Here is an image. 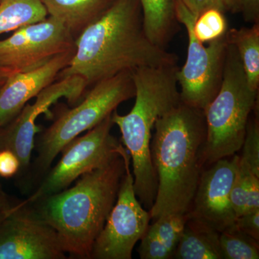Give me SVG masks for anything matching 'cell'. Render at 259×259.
Masks as SVG:
<instances>
[{"label":"cell","instance_id":"cell-24","mask_svg":"<svg viewBox=\"0 0 259 259\" xmlns=\"http://www.w3.org/2000/svg\"><path fill=\"white\" fill-rule=\"evenodd\" d=\"M254 115H250L247 124L246 134L242 145L240 166L245 167L259 177V119L258 112L255 109Z\"/></svg>","mask_w":259,"mask_h":259},{"label":"cell","instance_id":"cell-31","mask_svg":"<svg viewBox=\"0 0 259 259\" xmlns=\"http://www.w3.org/2000/svg\"><path fill=\"white\" fill-rule=\"evenodd\" d=\"M227 12L232 14H238L241 13V1L240 0H224Z\"/></svg>","mask_w":259,"mask_h":259},{"label":"cell","instance_id":"cell-3","mask_svg":"<svg viewBox=\"0 0 259 259\" xmlns=\"http://www.w3.org/2000/svg\"><path fill=\"white\" fill-rule=\"evenodd\" d=\"M130 159L124 147L111 161L80 177L74 187L29 204L37 217L55 230L65 253L90 259Z\"/></svg>","mask_w":259,"mask_h":259},{"label":"cell","instance_id":"cell-13","mask_svg":"<svg viewBox=\"0 0 259 259\" xmlns=\"http://www.w3.org/2000/svg\"><path fill=\"white\" fill-rule=\"evenodd\" d=\"M239 156L223 158L204 168L194 194L189 219L202 223L220 233L235 226L236 216L231 194Z\"/></svg>","mask_w":259,"mask_h":259},{"label":"cell","instance_id":"cell-4","mask_svg":"<svg viewBox=\"0 0 259 259\" xmlns=\"http://www.w3.org/2000/svg\"><path fill=\"white\" fill-rule=\"evenodd\" d=\"M178 66L143 67L132 71L136 101L127 115L112 114L122 144L132 161L134 190L145 209L152 207L157 178L151 156V142L156 120L181 103L177 79Z\"/></svg>","mask_w":259,"mask_h":259},{"label":"cell","instance_id":"cell-25","mask_svg":"<svg viewBox=\"0 0 259 259\" xmlns=\"http://www.w3.org/2000/svg\"><path fill=\"white\" fill-rule=\"evenodd\" d=\"M138 252L141 259L171 258L170 250L158 239L157 237L147 229L141 239Z\"/></svg>","mask_w":259,"mask_h":259},{"label":"cell","instance_id":"cell-6","mask_svg":"<svg viewBox=\"0 0 259 259\" xmlns=\"http://www.w3.org/2000/svg\"><path fill=\"white\" fill-rule=\"evenodd\" d=\"M136 95L132 71H125L101 80L91 87L82 101L65 109L37 139L34 166L40 175L47 173L56 156L71 141L100 124L122 102Z\"/></svg>","mask_w":259,"mask_h":259},{"label":"cell","instance_id":"cell-1","mask_svg":"<svg viewBox=\"0 0 259 259\" xmlns=\"http://www.w3.org/2000/svg\"><path fill=\"white\" fill-rule=\"evenodd\" d=\"M178 60L148 39L140 0H116L76 37L74 56L56 80L79 76L91 88L122 71L175 66Z\"/></svg>","mask_w":259,"mask_h":259},{"label":"cell","instance_id":"cell-16","mask_svg":"<svg viewBox=\"0 0 259 259\" xmlns=\"http://www.w3.org/2000/svg\"><path fill=\"white\" fill-rule=\"evenodd\" d=\"M221 233L188 218L171 258L222 259Z\"/></svg>","mask_w":259,"mask_h":259},{"label":"cell","instance_id":"cell-15","mask_svg":"<svg viewBox=\"0 0 259 259\" xmlns=\"http://www.w3.org/2000/svg\"><path fill=\"white\" fill-rule=\"evenodd\" d=\"M116 0H41L49 16L64 24L76 37Z\"/></svg>","mask_w":259,"mask_h":259},{"label":"cell","instance_id":"cell-12","mask_svg":"<svg viewBox=\"0 0 259 259\" xmlns=\"http://www.w3.org/2000/svg\"><path fill=\"white\" fill-rule=\"evenodd\" d=\"M64 258L55 230L30 206L15 204L0 224V259Z\"/></svg>","mask_w":259,"mask_h":259},{"label":"cell","instance_id":"cell-18","mask_svg":"<svg viewBox=\"0 0 259 259\" xmlns=\"http://www.w3.org/2000/svg\"><path fill=\"white\" fill-rule=\"evenodd\" d=\"M227 36L238 52L250 88L258 91L259 23L250 28L228 29Z\"/></svg>","mask_w":259,"mask_h":259},{"label":"cell","instance_id":"cell-23","mask_svg":"<svg viewBox=\"0 0 259 259\" xmlns=\"http://www.w3.org/2000/svg\"><path fill=\"white\" fill-rule=\"evenodd\" d=\"M228 30V21L225 13L214 8L201 13L193 24L194 36L202 44L222 37Z\"/></svg>","mask_w":259,"mask_h":259},{"label":"cell","instance_id":"cell-28","mask_svg":"<svg viewBox=\"0 0 259 259\" xmlns=\"http://www.w3.org/2000/svg\"><path fill=\"white\" fill-rule=\"evenodd\" d=\"M20 168L18 156L8 149L0 151V176L10 178L15 176Z\"/></svg>","mask_w":259,"mask_h":259},{"label":"cell","instance_id":"cell-30","mask_svg":"<svg viewBox=\"0 0 259 259\" xmlns=\"http://www.w3.org/2000/svg\"><path fill=\"white\" fill-rule=\"evenodd\" d=\"M13 206L10 203L6 194L0 190V224L13 212Z\"/></svg>","mask_w":259,"mask_h":259},{"label":"cell","instance_id":"cell-5","mask_svg":"<svg viewBox=\"0 0 259 259\" xmlns=\"http://www.w3.org/2000/svg\"><path fill=\"white\" fill-rule=\"evenodd\" d=\"M258 97V91L248 84L236 49L229 44L221 89L203 110L207 126L202 153L204 169L241 151Z\"/></svg>","mask_w":259,"mask_h":259},{"label":"cell","instance_id":"cell-32","mask_svg":"<svg viewBox=\"0 0 259 259\" xmlns=\"http://www.w3.org/2000/svg\"><path fill=\"white\" fill-rule=\"evenodd\" d=\"M15 72V71L9 68L0 66V90L9 79L10 76Z\"/></svg>","mask_w":259,"mask_h":259},{"label":"cell","instance_id":"cell-7","mask_svg":"<svg viewBox=\"0 0 259 259\" xmlns=\"http://www.w3.org/2000/svg\"><path fill=\"white\" fill-rule=\"evenodd\" d=\"M175 14L188 35L187 59L176 75L181 102L204 110L217 95L223 79L228 42L227 32L206 47L194 36L193 24L197 17L175 0Z\"/></svg>","mask_w":259,"mask_h":259},{"label":"cell","instance_id":"cell-10","mask_svg":"<svg viewBox=\"0 0 259 259\" xmlns=\"http://www.w3.org/2000/svg\"><path fill=\"white\" fill-rule=\"evenodd\" d=\"M74 49L75 38L69 29L57 19L48 16L0 40V66L25 72Z\"/></svg>","mask_w":259,"mask_h":259},{"label":"cell","instance_id":"cell-11","mask_svg":"<svg viewBox=\"0 0 259 259\" xmlns=\"http://www.w3.org/2000/svg\"><path fill=\"white\" fill-rule=\"evenodd\" d=\"M88 88L86 81L79 76H69L51 83L39 93L33 103H27L13 120L0 128V151H13L20 161V171L25 173L30 166L35 146V122L38 116L62 97L74 105L84 96Z\"/></svg>","mask_w":259,"mask_h":259},{"label":"cell","instance_id":"cell-26","mask_svg":"<svg viewBox=\"0 0 259 259\" xmlns=\"http://www.w3.org/2000/svg\"><path fill=\"white\" fill-rule=\"evenodd\" d=\"M235 226L237 229L259 241V209L244 213L236 218Z\"/></svg>","mask_w":259,"mask_h":259},{"label":"cell","instance_id":"cell-17","mask_svg":"<svg viewBox=\"0 0 259 259\" xmlns=\"http://www.w3.org/2000/svg\"><path fill=\"white\" fill-rule=\"evenodd\" d=\"M145 32L155 45L163 49L178 28L175 0H140Z\"/></svg>","mask_w":259,"mask_h":259},{"label":"cell","instance_id":"cell-21","mask_svg":"<svg viewBox=\"0 0 259 259\" xmlns=\"http://www.w3.org/2000/svg\"><path fill=\"white\" fill-rule=\"evenodd\" d=\"M222 259H258V241L245 234L236 226L220 234Z\"/></svg>","mask_w":259,"mask_h":259},{"label":"cell","instance_id":"cell-27","mask_svg":"<svg viewBox=\"0 0 259 259\" xmlns=\"http://www.w3.org/2000/svg\"><path fill=\"white\" fill-rule=\"evenodd\" d=\"M191 13L198 17L201 13L209 9H217L227 13L224 0H180Z\"/></svg>","mask_w":259,"mask_h":259},{"label":"cell","instance_id":"cell-20","mask_svg":"<svg viewBox=\"0 0 259 259\" xmlns=\"http://www.w3.org/2000/svg\"><path fill=\"white\" fill-rule=\"evenodd\" d=\"M231 200L236 218L259 209V177L240 166L239 163L231 190Z\"/></svg>","mask_w":259,"mask_h":259},{"label":"cell","instance_id":"cell-29","mask_svg":"<svg viewBox=\"0 0 259 259\" xmlns=\"http://www.w3.org/2000/svg\"><path fill=\"white\" fill-rule=\"evenodd\" d=\"M241 13L246 23H259V0H240Z\"/></svg>","mask_w":259,"mask_h":259},{"label":"cell","instance_id":"cell-9","mask_svg":"<svg viewBox=\"0 0 259 259\" xmlns=\"http://www.w3.org/2000/svg\"><path fill=\"white\" fill-rule=\"evenodd\" d=\"M134 183L130 159L115 203L95 240L90 258H132L135 245L144 236L151 220L149 210L136 197Z\"/></svg>","mask_w":259,"mask_h":259},{"label":"cell","instance_id":"cell-19","mask_svg":"<svg viewBox=\"0 0 259 259\" xmlns=\"http://www.w3.org/2000/svg\"><path fill=\"white\" fill-rule=\"evenodd\" d=\"M41 0H0V35L45 20Z\"/></svg>","mask_w":259,"mask_h":259},{"label":"cell","instance_id":"cell-22","mask_svg":"<svg viewBox=\"0 0 259 259\" xmlns=\"http://www.w3.org/2000/svg\"><path fill=\"white\" fill-rule=\"evenodd\" d=\"M188 218L187 214L163 216L153 221V224L148 226V229L157 237L158 239L173 255Z\"/></svg>","mask_w":259,"mask_h":259},{"label":"cell","instance_id":"cell-14","mask_svg":"<svg viewBox=\"0 0 259 259\" xmlns=\"http://www.w3.org/2000/svg\"><path fill=\"white\" fill-rule=\"evenodd\" d=\"M75 49L56 56L44 66L25 72H15L0 90V128L18 115L29 100L54 83L69 64Z\"/></svg>","mask_w":259,"mask_h":259},{"label":"cell","instance_id":"cell-2","mask_svg":"<svg viewBox=\"0 0 259 259\" xmlns=\"http://www.w3.org/2000/svg\"><path fill=\"white\" fill-rule=\"evenodd\" d=\"M154 130L151 156L158 185L149 210L153 221L190 211L204 170V111L181 102L156 120Z\"/></svg>","mask_w":259,"mask_h":259},{"label":"cell","instance_id":"cell-8","mask_svg":"<svg viewBox=\"0 0 259 259\" xmlns=\"http://www.w3.org/2000/svg\"><path fill=\"white\" fill-rule=\"evenodd\" d=\"M113 125L112 115H109L86 134L66 145L61 151L60 161L47 172L38 188L19 203L29 205L66 190L84 174L111 161L124 148L111 134Z\"/></svg>","mask_w":259,"mask_h":259}]
</instances>
